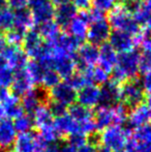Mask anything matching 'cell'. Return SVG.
<instances>
[{
  "mask_svg": "<svg viewBox=\"0 0 151 152\" xmlns=\"http://www.w3.org/2000/svg\"><path fill=\"white\" fill-rule=\"evenodd\" d=\"M133 138L138 142H145L151 144V121L131 132Z\"/></svg>",
  "mask_w": 151,
  "mask_h": 152,
  "instance_id": "836d02e7",
  "label": "cell"
},
{
  "mask_svg": "<svg viewBox=\"0 0 151 152\" xmlns=\"http://www.w3.org/2000/svg\"><path fill=\"white\" fill-rule=\"evenodd\" d=\"M151 121V111L144 104L133 108L128 112L126 119V127L133 132V129Z\"/></svg>",
  "mask_w": 151,
  "mask_h": 152,
  "instance_id": "d6986e66",
  "label": "cell"
},
{
  "mask_svg": "<svg viewBox=\"0 0 151 152\" xmlns=\"http://www.w3.org/2000/svg\"><path fill=\"white\" fill-rule=\"evenodd\" d=\"M71 2L76 6V8L79 10H88L91 8V0H71Z\"/></svg>",
  "mask_w": 151,
  "mask_h": 152,
  "instance_id": "bcb514c9",
  "label": "cell"
},
{
  "mask_svg": "<svg viewBox=\"0 0 151 152\" xmlns=\"http://www.w3.org/2000/svg\"><path fill=\"white\" fill-rule=\"evenodd\" d=\"M34 126L38 132L49 129L54 127V117L51 114L48 108V104H42L36 110V112L32 115Z\"/></svg>",
  "mask_w": 151,
  "mask_h": 152,
  "instance_id": "d4e9b609",
  "label": "cell"
},
{
  "mask_svg": "<svg viewBox=\"0 0 151 152\" xmlns=\"http://www.w3.org/2000/svg\"><path fill=\"white\" fill-rule=\"evenodd\" d=\"M92 19L90 16V12L88 10H79L77 16L75 17L69 26L67 27L69 34L74 36L80 42H84L86 39L87 29H88L89 24L91 23Z\"/></svg>",
  "mask_w": 151,
  "mask_h": 152,
  "instance_id": "5bb4252c",
  "label": "cell"
},
{
  "mask_svg": "<svg viewBox=\"0 0 151 152\" xmlns=\"http://www.w3.org/2000/svg\"><path fill=\"white\" fill-rule=\"evenodd\" d=\"M141 82L144 91L147 92L148 94H150L151 93V72L143 75V79L141 80Z\"/></svg>",
  "mask_w": 151,
  "mask_h": 152,
  "instance_id": "7dc6e473",
  "label": "cell"
},
{
  "mask_svg": "<svg viewBox=\"0 0 151 152\" xmlns=\"http://www.w3.org/2000/svg\"><path fill=\"white\" fill-rule=\"evenodd\" d=\"M61 81V78L53 68H47L42 80V86L50 90Z\"/></svg>",
  "mask_w": 151,
  "mask_h": 152,
  "instance_id": "e575fe53",
  "label": "cell"
},
{
  "mask_svg": "<svg viewBox=\"0 0 151 152\" xmlns=\"http://www.w3.org/2000/svg\"><path fill=\"white\" fill-rule=\"evenodd\" d=\"M6 44H7V42H6L5 34H4L3 32H0V52H1L2 49L5 47Z\"/></svg>",
  "mask_w": 151,
  "mask_h": 152,
  "instance_id": "f5cc1de1",
  "label": "cell"
},
{
  "mask_svg": "<svg viewBox=\"0 0 151 152\" xmlns=\"http://www.w3.org/2000/svg\"><path fill=\"white\" fill-rule=\"evenodd\" d=\"M48 108H49V110H50L51 114L53 115V117L57 118V117H60V116H62V115L66 114L69 107L64 106V104H60V102L52 100V102L48 104Z\"/></svg>",
  "mask_w": 151,
  "mask_h": 152,
  "instance_id": "7bdbcfd3",
  "label": "cell"
},
{
  "mask_svg": "<svg viewBox=\"0 0 151 152\" xmlns=\"http://www.w3.org/2000/svg\"><path fill=\"white\" fill-rule=\"evenodd\" d=\"M136 37H137V44L139 42L143 48V50L151 51V30L145 29Z\"/></svg>",
  "mask_w": 151,
  "mask_h": 152,
  "instance_id": "ee69618b",
  "label": "cell"
},
{
  "mask_svg": "<svg viewBox=\"0 0 151 152\" xmlns=\"http://www.w3.org/2000/svg\"><path fill=\"white\" fill-rule=\"evenodd\" d=\"M129 110L119 102L114 107H97L93 113V120L97 130H104L110 126H122L126 123Z\"/></svg>",
  "mask_w": 151,
  "mask_h": 152,
  "instance_id": "6da1fadb",
  "label": "cell"
},
{
  "mask_svg": "<svg viewBox=\"0 0 151 152\" xmlns=\"http://www.w3.org/2000/svg\"><path fill=\"white\" fill-rule=\"evenodd\" d=\"M28 2H29V0H7V4L12 10L27 6L28 5Z\"/></svg>",
  "mask_w": 151,
  "mask_h": 152,
  "instance_id": "c3c4849f",
  "label": "cell"
},
{
  "mask_svg": "<svg viewBox=\"0 0 151 152\" xmlns=\"http://www.w3.org/2000/svg\"><path fill=\"white\" fill-rule=\"evenodd\" d=\"M112 27L106 17L96 19L89 24L88 29H87L86 39L91 45L97 47L101 46L109 39Z\"/></svg>",
  "mask_w": 151,
  "mask_h": 152,
  "instance_id": "52a82bcc",
  "label": "cell"
},
{
  "mask_svg": "<svg viewBox=\"0 0 151 152\" xmlns=\"http://www.w3.org/2000/svg\"><path fill=\"white\" fill-rule=\"evenodd\" d=\"M7 0H0V10L7 7Z\"/></svg>",
  "mask_w": 151,
  "mask_h": 152,
  "instance_id": "6f0895ef",
  "label": "cell"
},
{
  "mask_svg": "<svg viewBox=\"0 0 151 152\" xmlns=\"http://www.w3.org/2000/svg\"><path fill=\"white\" fill-rule=\"evenodd\" d=\"M65 81H66L74 89H76V90H80L81 88H83L84 86L88 85V82H87L85 76L80 72H74V74Z\"/></svg>",
  "mask_w": 151,
  "mask_h": 152,
  "instance_id": "60d3db41",
  "label": "cell"
},
{
  "mask_svg": "<svg viewBox=\"0 0 151 152\" xmlns=\"http://www.w3.org/2000/svg\"><path fill=\"white\" fill-rule=\"evenodd\" d=\"M24 35H25L24 31L12 28V29H10L9 31L6 32V34H5L6 42H7L8 45H12V46L20 47L21 45L23 44Z\"/></svg>",
  "mask_w": 151,
  "mask_h": 152,
  "instance_id": "74e56055",
  "label": "cell"
},
{
  "mask_svg": "<svg viewBox=\"0 0 151 152\" xmlns=\"http://www.w3.org/2000/svg\"><path fill=\"white\" fill-rule=\"evenodd\" d=\"M15 72L8 65L0 68V89H7L14 80Z\"/></svg>",
  "mask_w": 151,
  "mask_h": 152,
  "instance_id": "8d00e7d4",
  "label": "cell"
},
{
  "mask_svg": "<svg viewBox=\"0 0 151 152\" xmlns=\"http://www.w3.org/2000/svg\"><path fill=\"white\" fill-rule=\"evenodd\" d=\"M33 82L29 78L26 69H19L15 70L14 80L10 85V93L16 97L20 98L28 93L31 89H33Z\"/></svg>",
  "mask_w": 151,
  "mask_h": 152,
  "instance_id": "e0dca14e",
  "label": "cell"
},
{
  "mask_svg": "<svg viewBox=\"0 0 151 152\" xmlns=\"http://www.w3.org/2000/svg\"><path fill=\"white\" fill-rule=\"evenodd\" d=\"M131 130L123 126H110L101 130L99 134V143L108 147L112 151H117L124 149L131 139Z\"/></svg>",
  "mask_w": 151,
  "mask_h": 152,
  "instance_id": "3957f363",
  "label": "cell"
},
{
  "mask_svg": "<svg viewBox=\"0 0 151 152\" xmlns=\"http://www.w3.org/2000/svg\"><path fill=\"white\" fill-rule=\"evenodd\" d=\"M42 147L37 134L29 132L20 134L17 137L14 150L16 152H40Z\"/></svg>",
  "mask_w": 151,
  "mask_h": 152,
  "instance_id": "44dd1931",
  "label": "cell"
},
{
  "mask_svg": "<svg viewBox=\"0 0 151 152\" xmlns=\"http://www.w3.org/2000/svg\"><path fill=\"white\" fill-rule=\"evenodd\" d=\"M149 1H151V0H149Z\"/></svg>",
  "mask_w": 151,
  "mask_h": 152,
  "instance_id": "6125c7cd",
  "label": "cell"
},
{
  "mask_svg": "<svg viewBox=\"0 0 151 152\" xmlns=\"http://www.w3.org/2000/svg\"><path fill=\"white\" fill-rule=\"evenodd\" d=\"M0 55L5 59L7 65L14 72L24 69L28 63V55L24 52L23 49H20L16 46L6 44L0 52Z\"/></svg>",
  "mask_w": 151,
  "mask_h": 152,
  "instance_id": "8fae6325",
  "label": "cell"
},
{
  "mask_svg": "<svg viewBox=\"0 0 151 152\" xmlns=\"http://www.w3.org/2000/svg\"><path fill=\"white\" fill-rule=\"evenodd\" d=\"M21 98H22V100L20 102L24 113L32 116L40 106L48 104L49 99H50V95H49L48 89L39 86L31 89L28 93H26Z\"/></svg>",
  "mask_w": 151,
  "mask_h": 152,
  "instance_id": "ba28073f",
  "label": "cell"
},
{
  "mask_svg": "<svg viewBox=\"0 0 151 152\" xmlns=\"http://www.w3.org/2000/svg\"><path fill=\"white\" fill-rule=\"evenodd\" d=\"M93 8L104 12H110L116 7L117 0H91Z\"/></svg>",
  "mask_w": 151,
  "mask_h": 152,
  "instance_id": "ab89813d",
  "label": "cell"
},
{
  "mask_svg": "<svg viewBox=\"0 0 151 152\" xmlns=\"http://www.w3.org/2000/svg\"><path fill=\"white\" fill-rule=\"evenodd\" d=\"M1 152H16L15 150H12V149H7V150H2Z\"/></svg>",
  "mask_w": 151,
  "mask_h": 152,
  "instance_id": "91938a15",
  "label": "cell"
},
{
  "mask_svg": "<svg viewBox=\"0 0 151 152\" xmlns=\"http://www.w3.org/2000/svg\"><path fill=\"white\" fill-rule=\"evenodd\" d=\"M125 152H151V144L138 142L135 139H129L124 147Z\"/></svg>",
  "mask_w": 151,
  "mask_h": 152,
  "instance_id": "d590c367",
  "label": "cell"
},
{
  "mask_svg": "<svg viewBox=\"0 0 151 152\" xmlns=\"http://www.w3.org/2000/svg\"><path fill=\"white\" fill-rule=\"evenodd\" d=\"M44 40L40 34L38 33L36 28H30L29 30L25 32L24 39H23V50L28 55V57L33 58L34 55L36 54L38 49L42 45Z\"/></svg>",
  "mask_w": 151,
  "mask_h": 152,
  "instance_id": "cb8c5ba5",
  "label": "cell"
},
{
  "mask_svg": "<svg viewBox=\"0 0 151 152\" xmlns=\"http://www.w3.org/2000/svg\"><path fill=\"white\" fill-rule=\"evenodd\" d=\"M78 104L92 109L98 106L99 102V87L94 84H88L77 92Z\"/></svg>",
  "mask_w": 151,
  "mask_h": 152,
  "instance_id": "7402d4cb",
  "label": "cell"
},
{
  "mask_svg": "<svg viewBox=\"0 0 151 152\" xmlns=\"http://www.w3.org/2000/svg\"><path fill=\"white\" fill-rule=\"evenodd\" d=\"M96 152H113V151H112L111 149L108 148V147L99 144L98 146H96Z\"/></svg>",
  "mask_w": 151,
  "mask_h": 152,
  "instance_id": "db71d44e",
  "label": "cell"
},
{
  "mask_svg": "<svg viewBox=\"0 0 151 152\" xmlns=\"http://www.w3.org/2000/svg\"><path fill=\"white\" fill-rule=\"evenodd\" d=\"M32 15L33 23L36 25L53 21L55 6L51 0H29L28 5Z\"/></svg>",
  "mask_w": 151,
  "mask_h": 152,
  "instance_id": "9c48e42d",
  "label": "cell"
},
{
  "mask_svg": "<svg viewBox=\"0 0 151 152\" xmlns=\"http://www.w3.org/2000/svg\"><path fill=\"white\" fill-rule=\"evenodd\" d=\"M75 54V53H74ZM73 55L53 54L52 58L48 62V68H53L61 79H69L76 70V64Z\"/></svg>",
  "mask_w": 151,
  "mask_h": 152,
  "instance_id": "30bf717a",
  "label": "cell"
},
{
  "mask_svg": "<svg viewBox=\"0 0 151 152\" xmlns=\"http://www.w3.org/2000/svg\"><path fill=\"white\" fill-rule=\"evenodd\" d=\"M67 113L77 123H84L93 119V112L91 109L86 108L78 102L69 106L67 109Z\"/></svg>",
  "mask_w": 151,
  "mask_h": 152,
  "instance_id": "83f0119b",
  "label": "cell"
},
{
  "mask_svg": "<svg viewBox=\"0 0 151 152\" xmlns=\"http://www.w3.org/2000/svg\"><path fill=\"white\" fill-rule=\"evenodd\" d=\"M50 98L54 102H60L66 107L71 106L77 102V90L74 89L66 81L59 82L56 86L49 90Z\"/></svg>",
  "mask_w": 151,
  "mask_h": 152,
  "instance_id": "4fadbf2b",
  "label": "cell"
},
{
  "mask_svg": "<svg viewBox=\"0 0 151 152\" xmlns=\"http://www.w3.org/2000/svg\"><path fill=\"white\" fill-rule=\"evenodd\" d=\"M77 152H96V146L87 142L86 144H84L80 148L77 149Z\"/></svg>",
  "mask_w": 151,
  "mask_h": 152,
  "instance_id": "f907efd6",
  "label": "cell"
},
{
  "mask_svg": "<svg viewBox=\"0 0 151 152\" xmlns=\"http://www.w3.org/2000/svg\"><path fill=\"white\" fill-rule=\"evenodd\" d=\"M14 125L18 134H24L29 132L32 130V127L34 126V122L31 115H28L26 113L22 114L14 120Z\"/></svg>",
  "mask_w": 151,
  "mask_h": 152,
  "instance_id": "1f68e13d",
  "label": "cell"
},
{
  "mask_svg": "<svg viewBox=\"0 0 151 152\" xmlns=\"http://www.w3.org/2000/svg\"><path fill=\"white\" fill-rule=\"evenodd\" d=\"M51 44L54 54H66L73 55L77 52L79 47L83 44L79 39H77L74 36H71L69 33H60L52 40L48 42Z\"/></svg>",
  "mask_w": 151,
  "mask_h": 152,
  "instance_id": "7c38bea8",
  "label": "cell"
},
{
  "mask_svg": "<svg viewBox=\"0 0 151 152\" xmlns=\"http://www.w3.org/2000/svg\"><path fill=\"white\" fill-rule=\"evenodd\" d=\"M60 145L59 143H54V144L44 145L40 149V152H59Z\"/></svg>",
  "mask_w": 151,
  "mask_h": 152,
  "instance_id": "681fc988",
  "label": "cell"
},
{
  "mask_svg": "<svg viewBox=\"0 0 151 152\" xmlns=\"http://www.w3.org/2000/svg\"><path fill=\"white\" fill-rule=\"evenodd\" d=\"M99 56H98V66L107 70L108 72H111V70L116 66L117 56L118 53L110 46L109 42H105L101 46H99Z\"/></svg>",
  "mask_w": 151,
  "mask_h": 152,
  "instance_id": "603a6c76",
  "label": "cell"
},
{
  "mask_svg": "<svg viewBox=\"0 0 151 152\" xmlns=\"http://www.w3.org/2000/svg\"><path fill=\"white\" fill-rule=\"evenodd\" d=\"M145 91L139 78L125 81L120 86V102L128 110L143 104L145 99Z\"/></svg>",
  "mask_w": 151,
  "mask_h": 152,
  "instance_id": "277c9868",
  "label": "cell"
},
{
  "mask_svg": "<svg viewBox=\"0 0 151 152\" xmlns=\"http://www.w3.org/2000/svg\"><path fill=\"white\" fill-rule=\"evenodd\" d=\"M110 25L116 30L124 31L133 36H138L141 33V26L138 24L133 15L127 12L120 6H116L109 15Z\"/></svg>",
  "mask_w": 151,
  "mask_h": 152,
  "instance_id": "7a4b0ae2",
  "label": "cell"
},
{
  "mask_svg": "<svg viewBox=\"0 0 151 152\" xmlns=\"http://www.w3.org/2000/svg\"><path fill=\"white\" fill-rule=\"evenodd\" d=\"M86 143H87V137L82 134L76 132V134H71L69 136H67V144L69 146L74 147L75 149L80 148L81 146H83Z\"/></svg>",
  "mask_w": 151,
  "mask_h": 152,
  "instance_id": "b9f144b4",
  "label": "cell"
},
{
  "mask_svg": "<svg viewBox=\"0 0 151 152\" xmlns=\"http://www.w3.org/2000/svg\"><path fill=\"white\" fill-rule=\"evenodd\" d=\"M59 152H77V149H75L71 146H69V144H64V145H61L60 146Z\"/></svg>",
  "mask_w": 151,
  "mask_h": 152,
  "instance_id": "816d5d0a",
  "label": "cell"
},
{
  "mask_svg": "<svg viewBox=\"0 0 151 152\" xmlns=\"http://www.w3.org/2000/svg\"><path fill=\"white\" fill-rule=\"evenodd\" d=\"M99 49L97 46L91 44H82L77 52L74 54V60L76 64V69L83 72L88 68L95 66L98 62Z\"/></svg>",
  "mask_w": 151,
  "mask_h": 152,
  "instance_id": "8992f818",
  "label": "cell"
},
{
  "mask_svg": "<svg viewBox=\"0 0 151 152\" xmlns=\"http://www.w3.org/2000/svg\"><path fill=\"white\" fill-rule=\"evenodd\" d=\"M5 65H7V63H6L5 59H4L3 57L1 56V55H0V68L4 67Z\"/></svg>",
  "mask_w": 151,
  "mask_h": 152,
  "instance_id": "680465c9",
  "label": "cell"
},
{
  "mask_svg": "<svg viewBox=\"0 0 151 152\" xmlns=\"http://www.w3.org/2000/svg\"><path fill=\"white\" fill-rule=\"evenodd\" d=\"M54 5H60V4L66 3V2H71V0H51Z\"/></svg>",
  "mask_w": 151,
  "mask_h": 152,
  "instance_id": "11a10c76",
  "label": "cell"
},
{
  "mask_svg": "<svg viewBox=\"0 0 151 152\" xmlns=\"http://www.w3.org/2000/svg\"><path fill=\"white\" fill-rule=\"evenodd\" d=\"M139 58L140 52L136 49H131V50L126 51V52L118 53L117 63L115 67L118 68L122 72L126 81L138 78V75H139Z\"/></svg>",
  "mask_w": 151,
  "mask_h": 152,
  "instance_id": "5b68a950",
  "label": "cell"
},
{
  "mask_svg": "<svg viewBox=\"0 0 151 152\" xmlns=\"http://www.w3.org/2000/svg\"><path fill=\"white\" fill-rule=\"evenodd\" d=\"M47 68L48 67H46V65L42 62L32 59V60L28 61L25 69H26L27 74H28L29 78L31 79V81L33 82V84L40 85L42 84V77H44V74Z\"/></svg>",
  "mask_w": 151,
  "mask_h": 152,
  "instance_id": "f1b7e54d",
  "label": "cell"
},
{
  "mask_svg": "<svg viewBox=\"0 0 151 152\" xmlns=\"http://www.w3.org/2000/svg\"><path fill=\"white\" fill-rule=\"evenodd\" d=\"M149 72H151V51L143 50L140 53L139 72L145 75Z\"/></svg>",
  "mask_w": 151,
  "mask_h": 152,
  "instance_id": "f35d334b",
  "label": "cell"
},
{
  "mask_svg": "<svg viewBox=\"0 0 151 152\" xmlns=\"http://www.w3.org/2000/svg\"><path fill=\"white\" fill-rule=\"evenodd\" d=\"M78 14V10L71 2H66V3L60 4L55 7L54 12V21L58 27L62 30H66L67 27L71 23V21L75 19V17Z\"/></svg>",
  "mask_w": 151,
  "mask_h": 152,
  "instance_id": "ac0fdd59",
  "label": "cell"
},
{
  "mask_svg": "<svg viewBox=\"0 0 151 152\" xmlns=\"http://www.w3.org/2000/svg\"><path fill=\"white\" fill-rule=\"evenodd\" d=\"M54 125L61 137L79 132V124L69 115V113L54 119ZM80 134V132H79Z\"/></svg>",
  "mask_w": 151,
  "mask_h": 152,
  "instance_id": "4316f807",
  "label": "cell"
},
{
  "mask_svg": "<svg viewBox=\"0 0 151 152\" xmlns=\"http://www.w3.org/2000/svg\"><path fill=\"white\" fill-rule=\"evenodd\" d=\"M143 1L144 0H121V7L131 15H133L139 10Z\"/></svg>",
  "mask_w": 151,
  "mask_h": 152,
  "instance_id": "f6af8a7d",
  "label": "cell"
},
{
  "mask_svg": "<svg viewBox=\"0 0 151 152\" xmlns=\"http://www.w3.org/2000/svg\"><path fill=\"white\" fill-rule=\"evenodd\" d=\"M120 102V85L108 81L99 87V102L97 107H114Z\"/></svg>",
  "mask_w": 151,
  "mask_h": 152,
  "instance_id": "9a60e30c",
  "label": "cell"
},
{
  "mask_svg": "<svg viewBox=\"0 0 151 152\" xmlns=\"http://www.w3.org/2000/svg\"><path fill=\"white\" fill-rule=\"evenodd\" d=\"M14 28V14L12 10L5 7L0 10V32L6 33Z\"/></svg>",
  "mask_w": 151,
  "mask_h": 152,
  "instance_id": "d6a6232c",
  "label": "cell"
},
{
  "mask_svg": "<svg viewBox=\"0 0 151 152\" xmlns=\"http://www.w3.org/2000/svg\"><path fill=\"white\" fill-rule=\"evenodd\" d=\"M133 16L140 26H143L145 27V29L151 30V1L149 0L143 1L139 10Z\"/></svg>",
  "mask_w": 151,
  "mask_h": 152,
  "instance_id": "f546056e",
  "label": "cell"
},
{
  "mask_svg": "<svg viewBox=\"0 0 151 152\" xmlns=\"http://www.w3.org/2000/svg\"><path fill=\"white\" fill-rule=\"evenodd\" d=\"M14 14V28L26 32L32 27L33 19L28 6L16 8L12 10Z\"/></svg>",
  "mask_w": 151,
  "mask_h": 152,
  "instance_id": "484cf974",
  "label": "cell"
},
{
  "mask_svg": "<svg viewBox=\"0 0 151 152\" xmlns=\"http://www.w3.org/2000/svg\"><path fill=\"white\" fill-rule=\"evenodd\" d=\"M18 137L14 121L9 118L0 119V150H7L14 147Z\"/></svg>",
  "mask_w": 151,
  "mask_h": 152,
  "instance_id": "ffe728a7",
  "label": "cell"
},
{
  "mask_svg": "<svg viewBox=\"0 0 151 152\" xmlns=\"http://www.w3.org/2000/svg\"><path fill=\"white\" fill-rule=\"evenodd\" d=\"M36 29L42 39H46V42H52L60 33V28L54 21H49V22L37 25Z\"/></svg>",
  "mask_w": 151,
  "mask_h": 152,
  "instance_id": "4dcf8cb0",
  "label": "cell"
},
{
  "mask_svg": "<svg viewBox=\"0 0 151 152\" xmlns=\"http://www.w3.org/2000/svg\"><path fill=\"white\" fill-rule=\"evenodd\" d=\"M113 152H125L124 149H121V150H117V151H113Z\"/></svg>",
  "mask_w": 151,
  "mask_h": 152,
  "instance_id": "94428289",
  "label": "cell"
},
{
  "mask_svg": "<svg viewBox=\"0 0 151 152\" xmlns=\"http://www.w3.org/2000/svg\"><path fill=\"white\" fill-rule=\"evenodd\" d=\"M146 106L148 107V109L151 111V93L148 94L147 96H146Z\"/></svg>",
  "mask_w": 151,
  "mask_h": 152,
  "instance_id": "9f6ffc18",
  "label": "cell"
},
{
  "mask_svg": "<svg viewBox=\"0 0 151 152\" xmlns=\"http://www.w3.org/2000/svg\"><path fill=\"white\" fill-rule=\"evenodd\" d=\"M108 42L117 53H122L133 49L137 44V37L124 31L114 29L111 31Z\"/></svg>",
  "mask_w": 151,
  "mask_h": 152,
  "instance_id": "2e32d148",
  "label": "cell"
}]
</instances>
